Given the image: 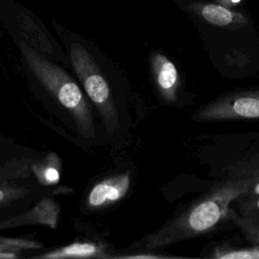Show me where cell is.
Here are the masks:
<instances>
[{"label": "cell", "instance_id": "obj_8", "mask_svg": "<svg viewBox=\"0 0 259 259\" xmlns=\"http://www.w3.org/2000/svg\"><path fill=\"white\" fill-rule=\"evenodd\" d=\"M18 8L19 9L15 11V21H17L22 33L31 42L29 46L39 53L52 54L53 47L41 23H39L37 19L31 13H29V11L22 7Z\"/></svg>", "mask_w": 259, "mask_h": 259}, {"label": "cell", "instance_id": "obj_1", "mask_svg": "<svg viewBox=\"0 0 259 259\" xmlns=\"http://www.w3.org/2000/svg\"><path fill=\"white\" fill-rule=\"evenodd\" d=\"M256 176L229 179L215 184L162 228L133 243L130 249L154 252L208 234L228 219L231 202L247 192Z\"/></svg>", "mask_w": 259, "mask_h": 259}, {"label": "cell", "instance_id": "obj_10", "mask_svg": "<svg viewBox=\"0 0 259 259\" xmlns=\"http://www.w3.org/2000/svg\"><path fill=\"white\" fill-rule=\"evenodd\" d=\"M61 161L57 154L50 153L32 166V171L42 185H54L60 180Z\"/></svg>", "mask_w": 259, "mask_h": 259}, {"label": "cell", "instance_id": "obj_7", "mask_svg": "<svg viewBox=\"0 0 259 259\" xmlns=\"http://www.w3.org/2000/svg\"><path fill=\"white\" fill-rule=\"evenodd\" d=\"M60 217V206L52 198H42L31 209L10 220L1 222V228H12L22 225H46L55 229Z\"/></svg>", "mask_w": 259, "mask_h": 259}, {"label": "cell", "instance_id": "obj_12", "mask_svg": "<svg viewBox=\"0 0 259 259\" xmlns=\"http://www.w3.org/2000/svg\"><path fill=\"white\" fill-rule=\"evenodd\" d=\"M210 257L215 259H259V246L235 248L222 244L212 250Z\"/></svg>", "mask_w": 259, "mask_h": 259}, {"label": "cell", "instance_id": "obj_2", "mask_svg": "<svg viewBox=\"0 0 259 259\" xmlns=\"http://www.w3.org/2000/svg\"><path fill=\"white\" fill-rule=\"evenodd\" d=\"M25 63L39 83L67 110L80 134L87 139L95 137L91 108L81 88L60 66L24 41L18 42Z\"/></svg>", "mask_w": 259, "mask_h": 259}, {"label": "cell", "instance_id": "obj_11", "mask_svg": "<svg viewBox=\"0 0 259 259\" xmlns=\"http://www.w3.org/2000/svg\"><path fill=\"white\" fill-rule=\"evenodd\" d=\"M228 219L232 220L251 245L259 246V215L238 214L230 209Z\"/></svg>", "mask_w": 259, "mask_h": 259}, {"label": "cell", "instance_id": "obj_16", "mask_svg": "<svg viewBox=\"0 0 259 259\" xmlns=\"http://www.w3.org/2000/svg\"><path fill=\"white\" fill-rule=\"evenodd\" d=\"M143 252H147L144 254H131V255H122V256H118L120 258H132V259H138V258H164L165 256L163 255H159V254H154V253H149V251H143Z\"/></svg>", "mask_w": 259, "mask_h": 259}, {"label": "cell", "instance_id": "obj_6", "mask_svg": "<svg viewBox=\"0 0 259 259\" xmlns=\"http://www.w3.org/2000/svg\"><path fill=\"white\" fill-rule=\"evenodd\" d=\"M132 183L130 172L111 175L96 183L88 193L86 204L90 209L107 207L121 200Z\"/></svg>", "mask_w": 259, "mask_h": 259}, {"label": "cell", "instance_id": "obj_18", "mask_svg": "<svg viewBox=\"0 0 259 259\" xmlns=\"http://www.w3.org/2000/svg\"><path fill=\"white\" fill-rule=\"evenodd\" d=\"M211 1L229 8H238V6L241 5V3L243 2V0H211Z\"/></svg>", "mask_w": 259, "mask_h": 259}, {"label": "cell", "instance_id": "obj_4", "mask_svg": "<svg viewBox=\"0 0 259 259\" xmlns=\"http://www.w3.org/2000/svg\"><path fill=\"white\" fill-rule=\"evenodd\" d=\"M193 119L199 122L259 120V89L225 93L199 107Z\"/></svg>", "mask_w": 259, "mask_h": 259}, {"label": "cell", "instance_id": "obj_3", "mask_svg": "<svg viewBox=\"0 0 259 259\" xmlns=\"http://www.w3.org/2000/svg\"><path fill=\"white\" fill-rule=\"evenodd\" d=\"M72 67L88 98L99 111L109 133L119 128V118L110 87L92 54L80 42H71Z\"/></svg>", "mask_w": 259, "mask_h": 259}, {"label": "cell", "instance_id": "obj_14", "mask_svg": "<svg viewBox=\"0 0 259 259\" xmlns=\"http://www.w3.org/2000/svg\"><path fill=\"white\" fill-rule=\"evenodd\" d=\"M29 189L14 185H0V204L18 199L25 195Z\"/></svg>", "mask_w": 259, "mask_h": 259}, {"label": "cell", "instance_id": "obj_13", "mask_svg": "<svg viewBox=\"0 0 259 259\" xmlns=\"http://www.w3.org/2000/svg\"><path fill=\"white\" fill-rule=\"evenodd\" d=\"M237 200L239 201L240 213L259 215V195L252 197L241 195L237 198Z\"/></svg>", "mask_w": 259, "mask_h": 259}, {"label": "cell", "instance_id": "obj_17", "mask_svg": "<svg viewBox=\"0 0 259 259\" xmlns=\"http://www.w3.org/2000/svg\"><path fill=\"white\" fill-rule=\"evenodd\" d=\"M243 195L249 196V197L259 195V175L256 176L254 182L251 184V186L249 187V189L247 190V192H246L245 194H243Z\"/></svg>", "mask_w": 259, "mask_h": 259}, {"label": "cell", "instance_id": "obj_5", "mask_svg": "<svg viewBox=\"0 0 259 259\" xmlns=\"http://www.w3.org/2000/svg\"><path fill=\"white\" fill-rule=\"evenodd\" d=\"M149 62L151 76L159 97L165 104H175L181 87V77L176 65L166 55L156 50L151 52Z\"/></svg>", "mask_w": 259, "mask_h": 259}, {"label": "cell", "instance_id": "obj_15", "mask_svg": "<svg viewBox=\"0 0 259 259\" xmlns=\"http://www.w3.org/2000/svg\"><path fill=\"white\" fill-rule=\"evenodd\" d=\"M0 242L7 244L11 247L18 248L20 250L22 249H38L42 247L40 243L33 242V241H28V240H23V239H15V238H3L0 237Z\"/></svg>", "mask_w": 259, "mask_h": 259}, {"label": "cell", "instance_id": "obj_9", "mask_svg": "<svg viewBox=\"0 0 259 259\" xmlns=\"http://www.w3.org/2000/svg\"><path fill=\"white\" fill-rule=\"evenodd\" d=\"M45 259L65 258H110L105 249L92 242H78L37 256Z\"/></svg>", "mask_w": 259, "mask_h": 259}]
</instances>
